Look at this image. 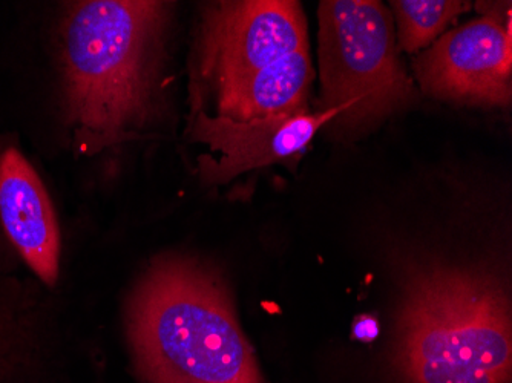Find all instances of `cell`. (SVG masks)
<instances>
[{
	"instance_id": "obj_3",
	"label": "cell",
	"mask_w": 512,
	"mask_h": 383,
	"mask_svg": "<svg viewBox=\"0 0 512 383\" xmlns=\"http://www.w3.org/2000/svg\"><path fill=\"white\" fill-rule=\"evenodd\" d=\"M511 313L499 282L434 267L408 285L398 365L407 383H509Z\"/></svg>"
},
{
	"instance_id": "obj_8",
	"label": "cell",
	"mask_w": 512,
	"mask_h": 383,
	"mask_svg": "<svg viewBox=\"0 0 512 383\" xmlns=\"http://www.w3.org/2000/svg\"><path fill=\"white\" fill-rule=\"evenodd\" d=\"M0 221L30 269L53 287L60 269L59 223L42 180L16 148L0 157Z\"/></svg>"
},
{
	"instance_id": "obj_9",
	"label": "cell",
	"mask_w": 512,
	"mask_h": 383,
	"mask_svg": "<svg viewBox=\"0 0 512 383\" xmlns=\"http://www.w3.org/2000/svg\"><path fill=\"white\" fill-rule=\"evenodd\" d=\"M313 71L309 48L214 89L218 117L234 122L293 114L309 109Z\"/></svg>"
},
{
	"instance_id": "obj_4",
	"label": "cell",
	"mask_w": 512,
	"mask_h": 383,
	"mask_svg": "<svg viewBox=\"0 0 512 383\" xmlns=\"http://www.w3.org/2000/svg\"><path fill=\"white\" fill-rule=\"evenodd\" d=\"M321 109L352 123L378 122L413 99L390 11L375 0L319 4ZM339 117V118H341Z\"/></svg>"
},
{
	"instance_id": "obj_7",
	"label": "cell",
	"mask_w": 512,
	"mask_h": 383,
	"mask_svg": "<svg viewBox=\"0 0 512 383\" xmlns=\"http://www.w3.org/2000/svg\"><path fill=\"white\" fill-rule=\"evenodd\" d=\"M344 114L332 111L293 112L276 117L258 118L252 122H234L226 117H211L194 106L191 135L198 143L209 146L218 160L200 157V175L204 181L223 184L244 172L295 160L304 154L322 126Z\"/></svg>"
},
{
	"instance_id": "obj_5",
	"label": "cell",
	"mask_w": 512,
	"mask_h": 383,
	"mask_svg": "<svg viewBox=\"0 0 512 383\" xmlns=\"http://www.w3.org/2000/svg\"><path fill=\"white\" fill-rule=\"evenodd\" d=\"M304 48L309 36L299 2H218L201 20L198 71L215 89Z\"/></svg>"
},
{
	"instance_id": "obj_10",
	"label": "cell",
	"mask_w": 512,
	"mask_h": 383,
	"mask_svg": "<svg viewBox=\"0 0 512 383\" xmlns=\"http://www.w3.org/2000/svg\"><path fill=\"white\" fill-rule=\"evenodd\" d=\"M391 8L398 22L399 46L413 54L433 43L457 16L470 10L471 4L459 0H394Z\"/></svg>"
},
{
	"instance_id": "obj_2",
	"label": "cell",
	"mask_w": 512,
	"mask_h": 383,
	"mask_svg": "<svg viewBox=\"0 0 512 383\" xmlns=\"http://www.w3.org/2000/svg\"><path fill=\"white\" fill-rule=\"evenodd\" d=\"M129 338L148 383H263L220 279L189 259L155 262L138 285Z\"/></svg>"
},
{
	"instance_id": "obj_6",
	"label": "cell",
	"mask_w": 512,
	"mask_h": 383,
	"mask_svg": "<svg viewBox=\"0 0 512 383\" xmlns=\"http://www.w3.org/2000/svg\"><path fill=\"white\" fill-rule=\"evenodd\" d=\"M421 88L439 100L468 105L511 103L512 22L491 13L440 37L414 60Z\"/></svg>"
},
{
	"instance_id": "obj_11",
	"label": "cell",
	"mask_w": 512,
	"mask_h": 383,
	"mask_svg": "<svg viewBox=\"0 0 512 383\" xmlns=\"http://www.w3.org/2000/svg\"><path fill=\"white\" fill-rule=\"evenodd\" d=\"M353 331H355L356 338L361 341H373L379 331L378 322L371 318L359 319L353 327Z\"/></svg>"
},
{
	"instance_id": "obj_1",
	"label": "cell",
	"mask_w": 512,
	"mask_h": 383,
	"mask_svg": "<svg viewBox=\"0 0 512 383\" xmlns=\"http://www.w3.org/2000/svg\"><path fill=\"white\" fill-rule=\"evenodd\" d=\"M168 4L92 0L63 27L66 103L85 154L119 145L149 117Z\"/></svg>"
}]
</instances>
